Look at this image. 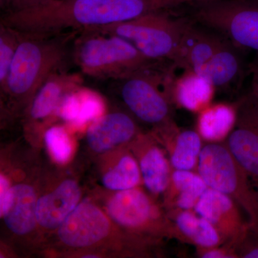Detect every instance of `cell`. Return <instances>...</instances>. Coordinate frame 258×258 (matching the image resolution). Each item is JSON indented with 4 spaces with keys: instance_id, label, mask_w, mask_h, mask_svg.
<instances>
[{
    "instance_id": "5b68a950",
    "label": "cell",
    "mask_w": 258,
    "mask_h": 258,
    "mask_svg": "<svg viewBox=\"0 0 258 258\" xmlns=\"http://www.w3.org/2000/svg\"><path fill=\"white\" fill-rule=\"evenodd\" d=\"M198 172L208 187L225 194L240 207L247 215L249 229L258 234V189L225 142L203 147Z\"/></svg>"
},
{
    "instance_id": "9a60e30c",
    "label": "cell",
    "mask_w": 258,
    "mask_h": 258,
    "mask_svg": "<svg viewBox=\"0 0 258 258\" xmlns=\"http://www.w3.org/2000/svg\"><path fill=\"white\" fill-rule=\"evenodd\" d=\"M81 190L75 180L66 179L37 200V222L47 230L58 228L79 205Z\"/></svg>"
},
{
    "instance_id": "52a82bcc",
    "label": "cell",
    "mask_w": 258,
    "mask_h": 258,
    "mask_svg": "<svg viewBox=\"0 0 258 258\" xmlns=\"http://www.w3.org/2000/svg\"><path fill=\"white\" fill-rule=\"evenodd\" d=\"M174 69L173 66L166 71L146 70L120 80V94L125 106L139 119L157 129L176 123L169 90Z\"/></svg>"
},
{
    "instance_id": "f546056e",
    "label": "cell",
    "mask_w": 258,
    "mask_h": 258,
    "mask_svg": "<svg viewBox=\"0 0 258 258\" xmlns=\"http://www.w3.org/2000/svg\"><path fill=\"white\" fill-rule=\"evenodd\" d=\"M11 186L8 178L1 174L0 175V211L4 209L10 196Z\"/></svg>"
},
{
    "instance_id": "ac0fdd59",
    "label": "cell",
    "mask_w": 258,
    "mask_h": 258,
    "mask_svg": "<svg viewBox=\"0 0 258 258\" xmlns=\"http://www.w3.org/2000/svg\"><path fill=\"white\" fill-rule=\"evenodd\" d=\"M37 202L36 194L30 185L18 184L11 186L9 200L0 215L12 232L25 235L35 229L37 222Z\"/></svg>"
},
{
    "instance_id": "d6a6232c",
    "label": "cell",
    "mask_w": 258,
    "mask_h": 258,
    "mask_svg": "<svg viewBox=\"0 0 258 258\" xmlns=\"http://www.w3.org/2000/svg\"><path fill=\"white\" fill-rule=\"evenodd\" d=\"M12 1H13V0H0L1 6L3 7V8H6L7 10H8L10 4H11Z\"/></svg>"
},
{
    "instance_id": "2e32d148",
    "label": "cell",
    "mask_w": 258,
    "mask_h": 258,
    "mask_svg": "<svg viewBox=\"0 0 258 258\" xmlns=\"http://www.w3.org/2000/svg\"><path fill=\"white\" fill-rule=\"evenodd\" d=\"M60 70L49 76L29 104V118L32 121L47 119L57 112L64 95L81 87L82 75L69 74Z\"/></svg>"
},
{
    "instance_id": "8992f818",
    "label": "cell",
    "mask_w": 258,
    "mask_h": 258,
    "mask_svg": "<svg viewBox=\"0 0 258 258\" xmlns=\"http://www.w3.org/2000/svg\"><path fill=\"white\" fill-rule=\"evenodd\" d=\"M191 5L197 23L258 53V0H203Z\"/></svg>"
},
{
    "instance_id": "1f68e13d",
    "label": "cell",
    "mask_w": 258,
    "mask_h": 258,
    "mask_svg": "<svg viewBox=\"0 0 258 258\" xmlns=\"http://www.w3.org/2000/svg\"><path fill=\"white\" fill-rule=\"evenodd\" d=\"M249 72L252 76V89L251 92L258 98V53L252 63L249 66Z\"/></svg>"
},
{
    "instance_id": "d4e9b609",
    "label": "cell",
    "mask_w": 258,
    "mask_h": 258,
    "mask_svg": "<svg viewBox=\"0 0 258 258\" xmlns=\"http://www.w3.org/2000/svg\"><path fill=\"white\" fill-rule=\"evenodd\" d=\"M44 140L54 160L66 164L72 156L73 144L71 137L64 127L54 125L47 129Z\"/></svg>"
},
{
    "instance_id": "8fae6325",
    "label": "cell",
    "mask_w": 258,
    "mask_h": 258,
    "mask_svg": "<svg viewBox=\"0 0 258 258\" xmlns=\"http://www.w3.org/2000/svg\"><path fill=\"white\" fill-rule=\"evenodd\" d=\"M240 209L230 197L208 187L194 210L216 229L224 244L235 249L249 229V222L244 220Z\"/></svg>"
},
{
    "instance_id": "836d02e7",
    "label": "cell",
    "mask_w": 258,
    "mask_h": 258,
    "mask_svg": "<svg viewBox=\"0 0 258 258\" xmlns=\"http://www.w3.org/2000/svg\"><path fill=\"white\" fill-rule=\"evenodd\" d=\"M83 257H88V258H91V257L96 258V257H98V256H96V254H86V255L83 256Z\"/></svg>"
},
{
    "instance_id": "6da1fadb",
    "label": "cell",
    "mask_w": 258,
    "mask_h": 258,
    "mask_svg": "<svg viewBox=\"0 0 258 258\" xmlns=\"http://www.w3.org/2000/svg\"><path fill=\"white\" fill-rule=\"evenodd\" d=\"M190 0H51L10 10L1 24L18 31L60 35L64 30L86 31L123 23L149 13L168 11Z\"/></svg>"
},
{
    "instance_id": "44dd1931",
    "label": "cell",
    "mask_w": 258,
    "mask_h": 258,
    "mask_svg": "<svg viewBox=\"0 0 258 258\" xmlns=\"http://www.w3.org/2000/svg\"><path fill=\"white\" fill-rule=\"evenodd\" d=\"M168 215L175 225L177 240L195 244L197 248L224 244L216 229L195 210H176L168 212Z\"/></svg>"
},
{
    "instance_id": "83f0119b",
    "label": "cell",
    "mask_w": 258,
    "mask_h": 258,
    "mask_svg": "<svg viewBox=\"0 0 258 258\" xmlns=\"http://www.w3.org/2000/svg\"><path fill=\"white\" fill-rule=\"evenodd\" d=\"M235 251L238 258H258V234L249 229Z\"/></svg>"
},
{
    "instance_id": "5bb4252c",
    "label": "cell",
    "mask_w": 258,
    "mask_h": 258,
    "mask_svg": "<svg viewBox=\"0 0 258 258\" xmlns=\"http://www.w3.org/2000/svg\"><path fill=\"white\" fill-rule=\"evenodd\" d=\"M137 146L139 165L142 181L149 192L158 196L165 192L169 185L173 168L164 151L152 137L139 134L134 139Z\"/></svg>"
},
{
    "instance_id": "f1b7e54d",
    "label": "cell",
    "mask_w": 258,
    "mask_h": 258,
    "mask_svg": "<svg viewBox=\"0 0 258 258\" xmlns=\"http://www.w3.org/2000/svg\"><path fill=\"white\" fill-rule=\"evenodd\" d=\"M198 254L203 258H238L235 249L227 245L216 246V247L198 248Z\"/></svg>"
},
{
    "instance_id": "e0dca14e",
    "label": "cell",
    "mask_w": 258,
    "mask_h": 258,
    "mask_svg": "<svg viewBox=\"0 0 258 258\" xmlns=\"http://www.w3.org/2000/svg\"><path fill=\"white\" fill-rule=\"evenodd\" d=\"M184 71L181 76L171 78L169 87L171 101L187 111L199 113L211 104L216 89L195 71Z\"/></svg>"
},
{
    "instance_id": "d6986e66",
    "label": "cell",
    "mask_w": 258,
    "mask_h": 258,
    "mask_svg": "<svg viewBox=\"0 0 258 258\" xmlns=\"http://www.w3.org/2000/svg\"><path fill=\"white\" fill-rule=\"evenodd\" d=\"M208 185L197 171L173 169L164 195L168 212L194 210Z\"/></svg>"
},
{
    "instance_id": "4fadbf2b",
    "label": "cell",
    "mask_w": 258,
    "mask_h": 258,
    "mask_svg": "<svg viewBox=\"0 0 258 258\" xmlns=\"http://www.w3.org/2000/svg\"><path fill=\"white\" fill-rule=\"evenodd\" d=\"M138 125L123 112L103 115L93 121L86 134L88 146L93 152H106L129 144L139 135Z\"/></svg>"
},
{
    "instance_id": "4316f807",
    "label": "cell",
    "mask_w": 258,
    "mask_h": 258,
    "mask_svg": "<svg viewBox=\"0 0 258 258\" xmlns=\"http://www.w3.org/2000/svg\"><path fill=\"white\" fill-rule=\"evenodd\" d=\"M80 88L64 95L56 112L62 120L72 125L79 117L81 109Z\"/></svg>"
},
{
    "instance_id": "3957f363",
    "label": "cell",
    "mask_w": 258,
    "mask_h": 258,
    "mask_svg": "<svg viewBox=\"0 0 258 258\" xmlns=\"http://www.w3.org/2000/svg\"><path fill=\"white\" fill-rule=\"evenodd\" d=\"M74 60L83 74L100 79H126L158 69L161 61L149 59L128 40L109 34L83 31L75 43Z\"/></svg>"
},
{
    "instance_id": "cb8c5ba5",
    "label": "cell",
    "mask_w": 258,
    "mask_h": 258,
    "mask_svg": "<svg viewBox=\"0 0 258 258\" xmlns=\"http://www.w3.org/2000/svg\"><path fill=\"white\" fill-rule=\"evenodd\" d=\"M21 32L1 24L0 25V87L4 89L10 68L18 49Z\"/></svg>"
},
{
    "instance_id": "ffe728a7",
    "label": "cell",
    "mask_w": 258,
    "mask_h": 258,
    "mask_svg": "<svg viewBox=\"0 0 258 258\" xmlns=\"http://www.w3.org/2000/svg\"><path fill=\"white\" fill-rule=\"evenodd\" d=\"M170 153L173 169L195 171L203 149L201 136L192 130H181L177 125L159 131Z\"/></svg>"
},
{
    "instance_id": "7c38bea8",
    "label": "cell",
    "mask_w": 258,
    "mask_h": 258,
    "mask_svg": "<svg viewBox=\"0 0 258 258\" xmlns=\"http://www.w3.org/2000/svg\"><path fill=\"white\" fill-rule=\"evenodd\" d=\"M240 50L225 37L210 60L193 71L208 79L216 90L226 91L238 86L245 71Z\"/></svg>"
},
{
    "instance_id": "4dcf8cb0",
    "label": "cell",
    "mask_w": 258,
    "mask_h": 258,
    "mask_svg": "<svg viewBox=\"0 0 258 258\" xmlns=\"http://www.w3.org/2000/svg\"><path fill=\"white\" fill-rule=\"evenodd\" d=\"M50 1L51 0H13L9 8H8V11L32 8V7L36 6V5Z\"/></svg>"
},
{
    "instance_id": "603a6c76",
    "label": "cell",
    "mask_w": 258,
    "mask_h": 258,
    "mask_svg": "<svg viewBox=\"0 0 258 258\" xmlns=\"http://www.w3.org/2000/svg\"><path fill=\"white\" fill-rule=\"evenodd\" d=\"M142 180L137 159L131 153H125L116 164L105 173L103 184L113 191H123L137 187Z\"/></svg>"
},
{
    "instance_id": "484cf974",
    "label": "cell",
    "mask_w": 258,
    "mask_h": 258,
    "mask_svg": "<svg viewBox=\"0 0 258 258\" xmlns=\"http://www.w3.org/2000/svg\"><path fill=\"white\" fill-rule=\"evenodd\" d=\"M81 95V109L79 117L74 122V126L83 128L91 121H94L104 113V101L98 93L86 88H79Z\"/></svg>"
},
{
    "instance_id": "9c48e42d",
    "label": "cell",
    "mask_w": 258,
    "mask_h": 258,
    "mask_svg": "<svg viewBox=\"0 0 258 258\" xmlns=\"http://www.w3.org/2000/svg\"><path fill=\"white\" fill-rule=\"evenodd\" d=\"M235 104V126L225 144L258 189V98L250 91Z\"/></svg>"
},
{
    "instance_id": "30bf717a",
    "label": "cell",
    "mask_w": 258,
    "mask_h": 258,
    "mask_svg": "<svg viewBox=\"0 0 258 258\" xmlns=\"http://www.w3.org/2000/svg\"><path fill=\"white\" fill-rule=\"evenodd\" d=\"M111 222L101 209L89 201L79 204L57 228L59 240L71 248L93 247L105 240Z\"/></svg>"
},
{
    "instance_id": "7a4b0ae2",
    "label": "cell",
    "mask_w": 258,
    "mask_h": 258,
    "mask_svg": "<svg viewBox=\"0 0 258 258\" xmlns=\"http://www.w3.org/2000/svg\"><path fill=\"white\" fill-rule=\"evenodd\" d=\"M9 76L2 92L19 104H30L52 73L60 70L66 56L59 35L22 32Z\"/></svg>"
},
{
    "instance_id": "ba28073f",
    "label": "cell",
    "mask_w": 258,
    "mask_h": 258,
    "mask_svg": "<svg viewBox=\"0 0 258 258\" xmlns=\"http://www.w3.org/2000/svg\"><path fill=\"white\" fill-rule=\"evenodd\" d=\"M106 209L113 222L134 235L176 239L174 222L139 186L117 191Z\"/></svg>"
},
{
    "instance_id": "277c9868",
    "label": "cell",
    "mask_w": 258,
    "mask_h": 258,
    "mask_svg": "<svg viewBox=\"0 0 258 258\" xmlns=\"http://www.w3.org/2000/svg\"><path fill=\"white\" fill-rule=\"evenodd\" d=\"M190 23L186 19L174 18L167 11H163L89 30L122 37L149 59L169 60L176 68Z\"/></svg>"
},
{
    "instance_id": "7402d4cb",
    "label": "cell",
    "mask_w": 258,
    "mask_h": 258,
    "mask_svg": "<svg viewBox=\"0 0 258 258\" xmlns=\"http://www.w3.org/2000/svg\"><path fill=\"white\" fill-rule=\"evenodd\" d=\"M237 120L236 104H210L199 112L197 128L202 139L209 143L226 140L235 128Z\"/></svg>"
}]
</instances>
